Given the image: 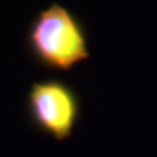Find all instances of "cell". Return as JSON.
<instances>
[{"label": "cell", "mask_w": 157, "mask_h": 157, "mask_svg": "<svg viewBox=\"0 0 157 157\" xmlns=\"http://www.w3.org/2000/svg\"><path fill=\"white\" fill-rule=\"evenodd\" d=\"M82 99L71 84L47 78L30 84L26 95V117L40 134L57 142L70 139L82 118Z\"/></svg>", "instance_id": "obj_2"}, {"label": "cell", "mask_w": 157, "mask_h": 157, "mask_svg": "<svg viewBox=\"0 0 157 157\" xmlns=\"http://www.w3.org/2000/svg\"><path fill=\"white\" fill-rule=\"evenodd\" d=\"M25 45L32 61L49 72H70L91 56L85 23L58 2L50 4L32 19Z\"/></svg>", "instance_id": "obj_1"}]
</instances>
